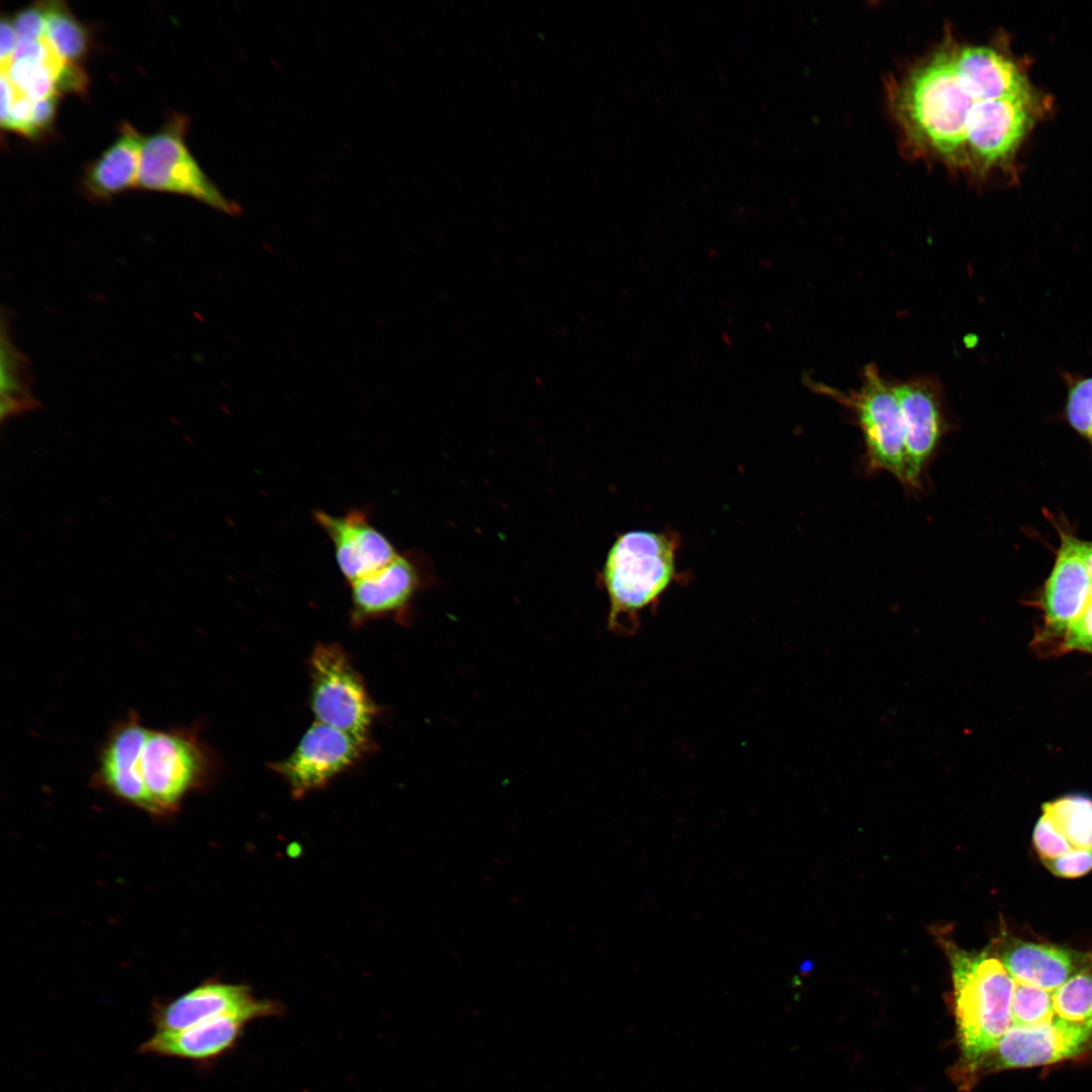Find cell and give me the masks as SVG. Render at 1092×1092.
<instances>
[{
    "mask_svg": "<svg viewBox=\"0 0 1092 1092\" xmlns=\"http://www.w3.org/2000/svg\"><path fill=\"white\" fill-rule=\"evenodd\" d=\"M214 768L216 760L209 747L188 728L149 729L135 763L154 813L175 810Z\"/></svg>",
    "mask_w": 1092,
    "mask_h": 1092,
    "instance_id": "4",
    "label": "cell"
},
{
    "mask_svg": "<svg viewBox=\"0 0 1092 1092\" xmlns=\"http://www.w3.org/2000/svg\"><path fill=\"white\" fill-rule=\"evenodd\" d=\"M1092 599V576L1083 562L1061 544L1041 597L1044 621L1053 633H1066Z\"/></svg>",
    "mask_w": 1092,
    "mask_h": 1092,
    "instance_id": "17",
    "label": "cell"
},
{
    "mask_svg": "<svg viewBox=\"0 0 1092 1092\" xmlns=\"http://www.w3.org/2000/svg\"><path fill=\"white\" fill-rule=\"evenodd\" d=\"M277 1011L275 1003L255 999L249 987L209 982L160 1005L152 1020L156 1030H177L228 1014L258 1019Z\"/></svg>",
    "mask_w": 1092,
    "mask_h": 1092,
    "instance_id": "12",
    "label": "cell"
},
{
    "mask_svg": "<svg viewBox=\"0 0 1092 1092\" xmlns=\"http://www.w3.org/2000/svg\"><path fill=\"white\" fill-rule=\"evenodd\" d=\"M1090 439H1091V441H1092V435H1091Z\"/></svg>",
    "mask_w": 1092,
    "mask_h": 1092,
    "instance_id": "32",
    "label": "cell"
},
{
    "mask_svg": "<svg viewBox=\"0 0 1092 1092\" xmlns=\"http://www.w3.org/2000/svg\"><path fill=\"white\" fill-rule=\"evenodd\" d=\"M1062 648L1092 654V599L1064 635Z\"/></svg>",
    "mask_w": 1092,
    "mask_h": 1092,
    "instance_id": "28",
    "label": "cell"
},
{
    "mask_svg": "<svg viewBox=\"0 0 1092 1092\" xmlns=\"http://www.w3.org/2000/svg\"><path fill=\"white\" fill-rule=\"evenodd\" d=\"M1055 1017L1053 991L1015 981L1012 999L1014 1025H1036Z\"/></svg>",
    "mask_w": 1092,
    "mask_h": 1092,
    "instance_id": "22",
    "label": "cell"
},
{
    "mask_svg": "<svg viewBox=\"0 0 1092 1092\" xmlns=\"http://www.w3.org/2000/svg\"><path fill=\"white\" fill-rule=\"evenodd\" d=\"M310 708L317 722L369 739L377 714L359 672L333 643L317 645L309 658Z\"/></svg>",
    "mask_w": 1092,
    "mask_h": 1092,
    "instance_id": "5",
    "label": "cell"
},
{
    "mask_svg": "<svg viewBox=\"0 0 1092 1092\" xmlns=\"http://www.w3.org/2000/svg\"><path fill=\"white\" fill-rule=\"evenodd\" d=\"M44 36L67 62L75 63L87 53V30L63 1L46 2Z\"/></svg>",
    "mask_w": 1092,
    "mask_h": 1092,
    "instance_id": "19",
    "label": "cell"
},
{
    "mask_svg": "<svg viewBox=\"0 0 1092 1092\" xmlns=\"http://www.w3.org/2000/svg\"><path fill=\"white\" fill-rule=\"evenodd\" d=\"M251 1020L245 1014H228L183 1029L156 1030L139 1052L192 1062L211 1061L235 1045Z\"/></svg>",
    "mask_w": 1092,
    "mask_h": 1092,
    "instance_id": "16",
    "label": "cell"
},
{
    "mask_svg": "<svg viewBox=\"0 0 1092 1092\" xmlns=\"http://www.w3.org/2000/svg\"><path fill=\"white\" fill-rule=\"evenodd\" d=\"M0 31H1L0 32V35H1V43H0L1 72H6V71H8V69H9V67L11 65L12 57H13V54L15 52V49H16V46H17V42H18V36H17L16 30L14 28L13 22L9 18L4 17V16L1 19V29H0Z\"/></svg>",
    "mask_w": 1092,
    "mask_h": 1092,
    "instance_id": "30",
    "label": "cell"
},
{
    "mask_svg": "<svg viewBox=\"0 0 1092 1092\" xmlns=\"http://www.w3.org/2000/svg\"><path fill=\"white\" fill-rule=\"evenodd\" d=\"M57 98L58 95L55 94L34 101L31 116L33 138L39 136L53 122L57 108Z\"/></svg>",
    "mask_w": 1092,
    "mask_h": 1092,
    "instance_id": "29",
    "label": "cell"
},
{
    "mask_svg": "<svg viewBox=\"0 0 1092 1092\" xmlns=\"http://www.w3.org/2000/svg\"><path fill=\"white\" fill-rule=\"evenodd\" d=\"M349 584L351 619L358 625L403 613L420 587L421 574L413 557L397 554L379 570Z\"/></svg>",
    "mask_w": 1092,
    "mask_h": 1092,
    "instance_id": "13",
    "label": "cell"
},
{
    "mask_svg": "<svg viewBox=\"0 0 1092 1092\" xmlns=\"http://www.w3.org/2000/svg\"><path fill=\"white\" fill-rule=\"evenodd\" d=\"M148 731L135 712L118 721L100 750L95 778L115 796L152 812L149 796L135 774Z\"/></svg>",
    "mask_w": 1092,
    "mask_h": 1092,
    "instance_id": "14",
    "label": "cell"
},
{
    "mask_svg": "<svg viewBox=\"0 0 1092 1092\" xmlns=\"http://www.w3.org/2000/svg\"><path fill=\"white\" fill-rule=\"evenodd\" d=\"M1042 812L1074 848H1092V799L1065 796L1043 804Z\"/></svg>",
    "mask_w": 1092,
    "mask_h": 1092,
    "instance_id": "20",
    "label": "cell"
},
{
    "mask_svg": "<svg viewBox=\"0 0 1092 1092\" xmlns=\"http://www.w3.org/2000/svg\"><path fill=\"white\" fill-rule=\"evenodd\" d=\"M369 739L315 721L289 756L271 767L301 796L353 766L370 747Z\"/></svg>",
    "mask_w": 1092,
    "mask_h": 1092,
    "instance_id": "9",
    "label": "cell"
},
{
    "mask_svg": "<svg viewBox=\"0 0 1092 1092\" xmlns=\"http://www.w3.org/2000/svg\"><path fill=\"white\" fill-rule=\"evenodd\" d=\"M807 382L811 389L831 397L854 416L863 439L866 471L888 472L903 485L905 434L894 381L886 379L876 364H868L857 390L842 391L811 379Z\"/></svg>",
    "mask_w": 1092,
    "mask_h": 1092,
    "instance_id": "3",
    "label": "cell"
},
{
    "mask_svg": "<svg viewBox=\"0 0 1092 1092\" xmlns=\"http://www.w3.org/2000/svg\"><path fill=\"white\" fill-rule=\"evenodd\" d=\"M1067 419L1074 430L1086 438L1092 435V376L1070 381L1067 402Z\"/></svg>",
    "mask_w": 1092,
    "mask_h": 1092,
    "instance_id": "24",
    "label": "cell"
},
{
    "mask_svg": "<svg viewBox=\"0 0 1092 1092\" xmlns=\"http://www.w3.org/2000/svg\"><path fill=\"white\" fill-rule=\"evenodd\" d=\"M1056 1016L1092 1027V966L1053 991Z\"/></svg>",
    "mask_w": 1092,
    "mask_h": 1092,
    "instance_id": "21",
    "label": "cell"
},
{
    "mask_svg": "<svg viewBox=\"0 0 1092 1092\" xmlns=\"http://www.w3.org/2000/svg\"><path fill=\"white\" fill-rule=\"evenodd\" d=\"M1092 1049V1027L1056 1016L1036 1025H1014L1000 1038L965 1078L968 1085L975 1068L989 1061L987 1068H1030L1075 1058Z\"/></svg>",
    "mask_w": 1092,
    "mask_h": 1092,
    "instance_id": "10",
    "label": "cell"
},
{
    "mask_svg": "<svg viewBox=\"0 0 1092 1092\" xmlns=\"http://www.w3.org/2000/svg\"><path fill=\"white\" fill-rule=\"evenodd\" d=\"M313 519L331 540L337 565L349 583L379 570L398 554L364 510L342 516L315 511Z\"/></svg>",
    "mask_w": 1092,
    "mask_h": 1092,
    "instance_id": "11",
    "label": "cell"
},
{
    "mask_svg": "<svg viewBox=\"0 0 1092 1092\" xmlns=\"http://www.w3.org/2000/svg\"><path fill=\"white\" fill-rule=\"evenodd\" d=\"M677 534L634 530L611 546L603 568L610 602L608 623L617 632L631 633L642 612L656 606L677 579Z\"/></svg>",
    "mask_w": 1092,
    "mask_h": 1092,
    "instance_id": "2",
    "label": "cell"
},
{
    "mask_svg": "<svg viewBox=\"0 0 1092 1092\" xmlns=\"http://www.w3.org/2000/svg\"><path fill=\"white\" fill-rule=\"evenodd\" d=\"M905 434V480L913 491L923 488L924 474L943 437L951 430L940 382L932 376L894 381Z\"/></svg>",
    "mask_w": 1092,
    "mask_h": 1092,
    "instance_id": "7",
    "label": "cell"
},
{
    "mask_svg": "<svg viewBox=\"0 0 1092 1092\" xmlns=\"http://www.w3.org/2000/svg\"><path fill=\"white\" fill-rule=\"evenodd\" d=\"M936 937L950 965L962 1052L954 1079L961 1084L1012 1026L1015 981L998 958L987 951L966 950L942 934Z\"/></svg>",
    "mask_w": 1092,
    "mask_h": 1092,
    "instance_id": "1",
    "label": "cell"
},
{
    "mask_svg": "<svg viewBox=\"0 0 1092 1092\" xmlns=\"http://www.w3.org/2000/svg\"><path fill=\"white\" fill-rule=\"evenodd\" d=\"M187 122L185 116L174 114L146 138L139 187L187 195L226 213H237V204L222 196L189 153L185 145Z\"/></svg>",
    "mask_w": 1092,
    "mask_h": 1092,
    "instance_id": "6",
    "label": "cell"
},
{
    "mask_svg": "<svg viewBox=\"0 0 1092 1092\" xmlns=\"http://www.w3.org/2000/svg\"><path fill=\"white\" fill-rule=\"evenodd\" d=\"M146 138L124 122L119 136L87 169L83 184L89 194L107 198L127 188L139 187Z\"/></svg>",
    "mask_w": 1092,
    "mask_h": 1092,
    "instance_id": "18",
    "label": "cell"
},
{
    "mask_svg": "<svg viewBox=\"0 0 1092 1092\" xmlns=\"http://www.w3.org/2000/svg\"><path fill=\"white\" fill-rule=\"evenodd\" d=\"M1033 844L1041 859L1059 857L1074 848L1066 836L1044 814L1035 824Z\"/></svg>",
    "mask_w": 1092,
    "mask_h": 1092,
    "instance_id": "25",
    "label": "cell"
},
{
    "mask_svg": "<svg viewBox=\"0 0 1092 1092\" xmlns=\"http://www.w3.org/2000/svg\"><path fill=\"white\" fill-rule=\"evenodd\" d=\"M12 22L18 39H41L46 32V2L22 9Z\"/></svg>",
    "mask_w": 1092,
    "mask_h": 1092,
    "instance_id": "27",
    "label": "cell"
},
{
    "mask_svg": "<svg viewBox=\"0 0 1092 1092\" xmlns=\"http://www.w3.org/2000/svg\"><path fill=\"white\" fill-rule=\"evenodd\" d=\"M1032 121L1031 93L986 100L968 136L961 174L982 179L1008 164Z\"/></svg>",
    "mask_w": 1092,
    "mask_h": 1092,
    "instance_id": "8",
    "label": "cell"
},
{
    "mask_svg": "<svg viewBox=\"0 0 1092 1092\" xmlns=\"http://www.w3.org/2000/svg\"><path fill=\"white\" fill-rule=\"evenodd\" d=\"M1045 868L1061 878H1079L1092 870V848H1073L1056 858L1042 859Z\"/></svg>",
    "mask_w": 1092,
    "mask_h": 1092,
    "instance_id": "26",
    "label": "cell"
},
{
    "mask_svg": "<svg viewBox=\"0 0 1092 1092\" xmlns=\"http://www.w3.org/2000/svg\"><path fill=\"white\" fill-rule=\"evenodd\" d=\"M1 73L6 74L12 84L32 100L58 95L54 76L43 60H13L8 71Z\"/></svg>",
    "mask_w": 1092,
    "mask_h": 1092,
    "instance_id": "23",
    "label": "cell"
},
{
    "mask_svg": "<svg viewBox=\"0 0 1092 1092\" xmlns=\"http://www.w3.org/2000/svg\"><path fill=\"white\" fill-rule=\"evenodd\" d=\"M998 959L1014 981L1049 991L1092 966V953L1014 938L1000 946Z\"/></svg>",
    "mask_w": 1092,
    "mask_h": 1092,
    "instance_id": "15",
    "label": "cell"
},
{
    "mask_svg": "<svg viewBox=\"0 0 1092 1092\" xmlns=\"http://www.w3.org/2000/svg\"><path fill=\"white\" fill-rule=\"evenodd\" d=\"M1061 544L1065 545L1083 562L1092 576V542L1083 541L1071 535L1062 534Z\"/></svg>",
    "mask_w": 1092,
    "mask_h": 1092,
    "instance_id": "31",
    "label": "cell"
}]
</instances>
